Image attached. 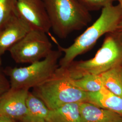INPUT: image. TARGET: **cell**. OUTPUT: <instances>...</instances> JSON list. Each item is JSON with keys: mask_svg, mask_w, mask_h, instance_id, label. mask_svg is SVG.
Segmentation results:
<instances>
[{"mask_svg": "<svg viewBox=\"0 0 122 122\" xmlns=\"http://www.w3.org/2000/svg\"><path fill=\"white\" fill-rule=\"evenodd\" d=\"M121 16L120 5H108L102 9L96 21L77 37L70 46L64 48L57 44L58 49L64 53L59 61L58 66L66 68L78 56L90 50L102 36L117 30Z\"/></svg>", "mask_w": 122, "mask_h": 122, "instance_id": "1", "label": "cell"}, {"mask_svg": "<svg viewBox=\"0 0 122 122\" xmlns=\"http://www.w3.org/2000/svg\"><path fill=\"white\" fill-rule=\"evenodd\" d=\"M121 66L122 32L115 31L105 35L101 47L93 57L74 60L66 68L62 69L71 78L77 79L87 75H100Z\"/></svg>", "mask_w": 122, "mask_h": 122, "instance_id": "2", "label": "cell"}, {"mask_svg": "<svg viewBox=\"0 0 122 122\" xmlns=\"http://www.w3.org/2000/svg\"><path fill=\"white\" fill-rule=\"evenodd\" d=\"M51 29L60 39L81 30L92 21V15L76 0H42Z\"/></svg>", "mask_w": 122, "mask_h": 122, "instance_id": "3", "label": "cell"}, {"mask_svg": "<svg viewBox=\"0 0 122 122\" xmlns=\"http://www.w3.org/2000/svg\"><path fill=\"white\" fill-rule=\"evenodd\" d=\"M49 109L72 103L87 101V93L72 83L65 71L59 67L52 76L37 87L33 92Z\"/></svg>", "mask_w": 122, "mask_h": 122, "instance_id": "4", "label": "cell"}, {"mask_svg": "<svg viewBox=\"0 0 122 122\" xmlns=\"http://www.w3.org/2000/svg\"><path fill=\"white\" fill-rule=\"evenodd\" d=\"M63 52L60 50H53L42 60L30 65L10 68L7 71L10 88L30 90L37 87L54 73L58 67V62Z\"/></svg>", "mask_w": 122, "mask_h": 122, "instance_id": "5", "label": "cell"}, {"mask_svg": "<svg viewBox=\"0 0 122 122\" xmlns=\"http://www.w3.org/2000/svg\"><path fill=\"white\" fill-rule=\"evenodd\" d=\"M47 33L32 29L8 50L17 63H32L43 59L52 51Z\"/></svg>", "mask_w": 122, "mask_h": 122, "instance_id": "6", "label": "cell"}, {"mask_svg": "<svg viewBox=\"0 0 122 122\" xmlns=\"http://www.w3.org/2000/svg\"><path fill=\"white\" fill-rule=\"evenodd\" d=\"M29 92L27 89L10 88L0 100V115L13 120L28 122L26 99Z\"/></svg>", "mask_w": 122, "mask_h": 122, "instance_id": "7", "label": "cell"}, {"mask_svg": "<svg viewBox=\"0 0 122 122\" xmlns=\"http://www.w3.org/2000/svg\"><path fill=\"white\" fill-rule=\"evenodd\" d=\"M16 11L32 29L49 33L51 26L42 0H16Z\"/></svg>", "mask_w": 122, "mask_h": 122, "instance_id": "8", "label": "cell"}, {"mask_svg": "<svg viewBox=\"0 0 122 122\" xmlns=\"http://www.w3.org/2000/svg\"><path fill=\"white\" fill-rule=\"evenodd\" d=\"M32 29L30 25L16 11L11 17L0 27V55L1 56L8 51Z\"/></svg>", "mask_w": 122, "mask_h": 122, "instance_id": "9", "label": "cell"}, {"mask_svg": "<svg viewBox=\"0 0 122 122\" xmlns=\"http://www.w3.org/2000/svg\"><path fill=\"white\" fill-rule=\"evenodd\" d=\"M81 122H122V115L88 101L80 104Z\"/></svg>", "mask_w": 122, "mask_h": 122, "instance_id": "10", "label": "cell"}, {"mask_svg": "<svg viewBox=\"0 0 122 122\" xmlns=\"http://www.w3.org/2000/svg\"><path fill=\"white\" fill-rule=\"evenodd\" d=\"M87 101L122 115V97L104 87L96 92L87 93Z\"/></svg>", "mask_w": 122, "mask_h": 122, "instance_id": "11", "label": "cell"}, {"mask_svg": "<svg viewBox=\"0 0 122 122\" xmlns=\"http://www.w3.org/2000/svg\"><path fill=\"white\" fill-rule=\"evenodd\" d=\"M80 103H72L50 109L46 122H81Z\"/></svg>", "mask_w": 122, "mask_h": 122, "instance_id": "12", "label": "cell"}, {"mask_svg": "<svg viewBox=\"0 0 122 122\" xmlns=\"http://www.w3.org/2000/svg\"><path fill=\"white\" fill-rule=\"evenodd\" d=\"M26 105L29 112L28 122H46L50 109L33 93L29 92Z\"/></svg>", "mask_w": 122, "mask_h": 122, "instance_id": "13", "label": "cell"}, {"mask_svg": "<svg viewBox=\"0 0 122 122\" xmlns=\"http://www.w3.org/2000/svg\"><path fill=\"white\" fill-rule=\"evenodd\" d=\"M121 66L113 68L100 75L104 87L115 95L122 97Z\"/></svg>", "mask_w": 122, "mask_h": 122, "instance_id": "14", "label": "cell"}, {"mask_svg": "<svg viewBox=\"0 0 122 122\" xmlns=\"http://www.w3.org/2000/svg\"><path fill=\"white\" fill-rule=\"evenodd\" d=\"M71 80L75 86L87 93L98 92L104 87L101 75H87Z\"/></svg>", "mask_w": 122, "mask_h": 122, "instance_id": "15", "label": "cell"}, {"mask_svg": "<svg viewBox=\"0 0 122 122\" xmlns=\"http://www.w3.org/2000/svg\"><path fill=\"white\" fill-rule=\"evenodd\" d=\"M16 12V0H0V27Z\"/></svg>", "mask_w": 122, "mask_h": 122, "instance_id": "16", "label": "cell"}, {"mask_svg": "<svg viewBox=\"0 0 122 122\" xmlns=\"http://www.w3.org/2000/svg\"><path fill=\"white\" fill-rule=\"evenodd\" d=\"M81 4L89 11H97L104 7L113 4L118 0H76Z\"/></svg>", "mask_w": 122, "mask_h": 122, "instance_id": "17", "label": "cell"}, {"mask_svg": "<svg viewBox=\"0 0 122 122\" xmlns=\"http://www.w3.org/2000/svg\"><path fill=\"white\" fill-rule=\"evenodd\" d=\"M10 88V81L0 70V100L5 93Z\"/></svg>", "mask_w": 122, "mask_h": 122, "instance_id": "18", "label": "cell"}, {"mask_svg": "<svg viewBox=\"0 0 122 122\" xmlns=\"http://www.w3.org/2000/svg\"><path fill=\"white\" fill-rule=\"evenodd\" d=\"M118 4L120 5L122 9V16L116 31L122 32V0H118Z\"/></svg>", "mask_w": 122, "mask_h": 122, "instance_id": "19", "label": "cell"}, {"mask_svg": "<svg viewBox=\"0 0 122 122\" xmlns=\"http://www.w3.org/2000/svg\"><path fill=\"white\" fill-rule=\"evenodd\" d=\"M0 122H14V120L9 118L0 115Z\"/></svg>", "mask_w": 122, "mask_h": 122, "instance_id": "20", "label": "cell"}, {"mask_svg": "<svg viewBox=\"0 0 122 122\" xmlns=\"http://www.w3.org/2000/svg\"><path fill=\"white\" fill-rule=\"evenodd\" d=\"M120 74H121V80L122 81V66L121 67V70H120Z\"/></svg>", "mask_w": 122, "mask_h": 122, "instance_id": "21", "label": "cell"}, {"mask_svg": "<svg viewBox=\"0 0 122 122\" xmlns=\"http://www.w3.org/2000/svg\"><path fill=\"white\" fill-rule=\"evenodd\" d=\"M1 64V56L0 55V66Z\"/></svg>", "mask_w": 122, "mask_h": 122, "instance_id": "22", "label": "cell"}]
</instances>
